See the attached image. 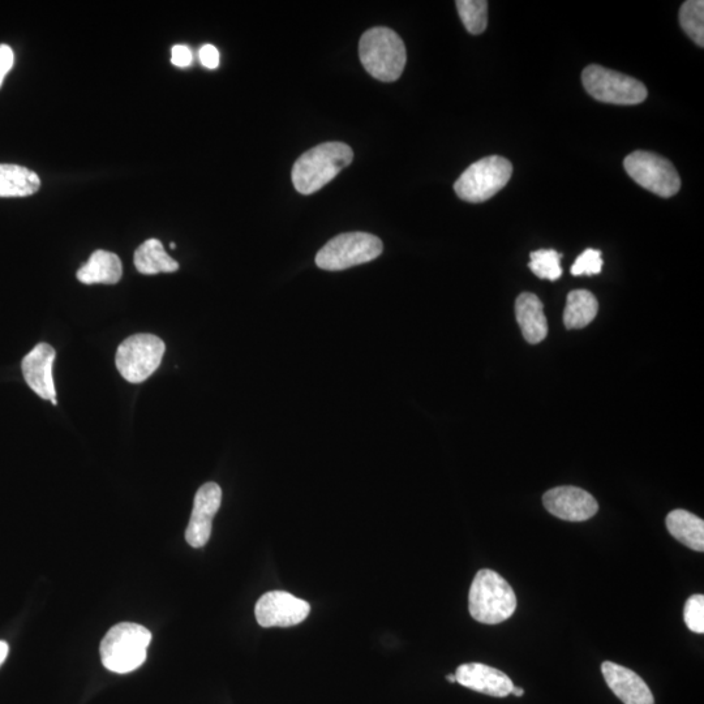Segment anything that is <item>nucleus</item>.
Instances as JSON below:
<instances>
[{
    "label": "nucleus",
    "mask_w": 704,
    "mask_h": 704,
    "mask_svg": "<svg viewBox=\"0 0 704 704\" xmlns=\"http://www.w3.org/2000/svg\"><path fill=\"white\" fill-rule=\"evenodd\" d=\"M354 160V152L347 144L330 141L309 149L300 156L293 167L295 190L302 195H312L332 182Z\"/></svg>",
    "instance_id": "obj_1"
},
{
    "label": "nucleus",
    "mask_w": 704,
    "mask_h": 704,
    "mask_svg": "<svg viewBox=\"0 0 704 704\" xmlns=\"http://www.w3.org/2000/svg\"><path fill=\"white\" fill-rule=\"evenodd\" d=\"M359 57L369 75L384 83H393L405 70V42L392 29H369L360 38Z\"/></svg>",
    "instance_id": "obj_2"
},
{
    "label": "nucleus",
    "mask_w": 704,
    "mask_h": 704,
    "mask_svg": "<svg viewBox=\"0 0 704 704\" xmlns=\"http://www.w3.org/2000/svg\"><path fill=\"white\" fill-rule=\"evenodd\" d=\"M517 596L512 586L493 570L476 573L469 594V611L472 618L487 625L501 624L513 616Z\"/></svg>",
    "instance_id": "obj_3"
},
{
    "label": "nucleus",
    "mask_w": 704,
    "mask_h": 704,
    "mask_svg": "<svg viewBox=\"0 0 704 704\" xmlns=\"http://www.w3.org/2000/svg\"><path fill=\"white\" fill-rule=\"evenodd\" d=\"M152 633L144 626L122 622L107 631L100 652L102 664L110 672L126 675L136 671L147 660Z\"/></svg>",
    "instance_id": "obj_4"
},
{
    "label": "nucleus",
    "mask_w": 704,
    "mask_h": 704,
    "mask_svg": "<svg viewBox=\"0 0 704 704\" xmlns=\"http://www.w3.org/2000/svg\"><path fill=\"white\" fill-rule=\"evenodd\" d=\"M513 166L501 156L485 157L472 163L454 184L459 199L467 203H484L499 193L512 178Z\"/></svg>",
    "instance_id": "obj_5"
},
{
    "label": "nucleus",
    "mask_w": 704,
    "mask_h": 704,
    "mask_svg": "<svg viewBox=\"0 0 704 704\" xmlns=\"http://www.w3.org/2000/svg\"><path fill=\"white\" fill-rule=\"evenodd\" d=\"M384 251V244L376 235L346 233L329 240L317 253L316 265L329 272H339L352 266L371 263Z\"/></svg>",
    "instance_id": "obj_6"
},
{
    "label": "nucleus",
    "mask_w": 704,
    "mask_h": 704,
    "mask_svg": "<svg viewBox=\"0 0 704 704\" xmlns=\"http://www.w3.org/2000/svg\"><path fill=\"white\" fill-rule=\"evenodd\" d=\"M586 92L596 101L612 105L631 106L645 102L648 92L645 84L634 77L591 64L582 72Z\"/></svg>",
    "instance_id": "obj_7"
},
{
    "label": "nucleus",
    "mask_w": 704,
    "mask_h": 704,
    "mask_svg": "<svg viewBox=\"0 0 704 704\" xmlns=\"http://www.w3.org/2000/svg\"><path fill=\"white\" fill-rule=\"evenodd\" d=\"M165 342L153 334H135L119 346L117 368L124 380L140 384L161 366Z\"/></svg>",
    "instance_id": "obj_8"
},
{
    "label": "nucleus",
    "mask_w": 704,
    "mask_h": 704,
    "mask_svg": "<svg viewBox=\"0 0 704 704\" xmlns=\"http://www.w3.org/2000/svg\"><path fill=\"white\" fill-rule=\"evenodd\" d=\"M624 167L635 183L664 199L680 191L681 179L675 166L659 154L637 150L625 158Z\"/></svg>",
    "instance_id": "obj_9"
},
{
    "label": "nucleus",
    "mask_w": 704,
    "mask_h": 704,
    "mask_svg": "<svg viewBox=\"0 0 704 704\" xmlns=\"http://www.w3.org/2000/svg\"><path fill=\"white\" fill-rule=\"evenodd\" d=\"M311 612L306 600L286 591L266 592L256 603V620L263 628H290L302 624Z\"/></svg>",
    "instance_id": "obj_10"
},
{
    "label": "nucleus",
    "mask_w": 704,
    "mask_h": 704,
    "mask_svg": "<svg viewBox=\"0 0 704 704\" xmlns=\"http://www.w3.org/2000/svg\"><path fill=\"white\" fill-rule=\"evenodd\" d=\"M222 489L216 483H206L197 491L190 523L186 531L187 543L203 548L212 535L213 518L221 508Z\"/></svg>",
    "instance_id": "obj_11"
},
{
    "label": "nucleus",
    "mask_w": 704,
    "mask_h": 704,
    "mask_svg": "<svg viewBox=\"0 0 704 704\" xmlns=\"http://www.w3.org/2000/svg\"><path fill=\"white\" fill-rule=\"evenodd\" d=\"M549 513L568 522H585L598 513L595 497L577 487H557L543 496Z\"/></svg>",
    "instance_id": "obj_12"
},
{
    "label": "nucleus",
    "mask_w": 704,
    "mask_h": 704,
    "mask_svg": "<svg viewBox=\"0 0 704 704\" xmlns=\"http://www.w3.org/2000/svg\"><path fill=\"white\" fill-rule=\"evenodd\" d=\"M55 356H57V352L53 347L47 343H40L25 356L21 369H23L24 379L29 388L37 396L51 401L54 406H57V390H55L53 379Z\"/></svg>",
    "instance_id": "obj_13"
},
{
    "label": "nucleus",
    "mask_w": 704,
    "mask_h": 704,
    "mask_svg": "<svg viewBox=\"0 0 704 704\" xmlns=\"http://www.w3.org/2000/svg\"><path fill=\"white\" fill-rule=\"evenodd\" d=\"M455 680L467 689L496 698L508 697L514 688L513 681L504 672L480 663L458 667Z\"/></svg>",
    "instance_id": "obj_14"
},
{
    "label": "nucleus",
    "mask_w": 704,
    "mask_h": 704,
    "mask_svg": "<svg viewBox=\"0 0 704 704\" xmlns=\"http://www.w3.org/2000/svg\"><path fill=\"white\" fill-rule=\"evenodd\" d=\"M602 672L609 688L625 704H654L655 699L645 681L631 671L612 661H605Z\"/></svg>",
    "instance_id": "obj_15"
},
{
    "label": "nucleus",
    "mask_w": 704,
    "mask_h": 704,
    "mask_svg": "<svg viewBox=\"0 0 704 704\" xmlns=\"http://www.w3.org/2000/svg\"><path fill=\"white\" fill-rule=\"evenodd\" d=\"M515 317L523 337L531 345H538L548 336V321L542 300L535 294L523 293L515 302Z\"/></svg>",
    "instance_id": "obj_16"
},
{
    "label": "nucleus",
    "mask_w": 704,
    "mask_h": 704,
    "mask_svg": "<svg viewBox=\"0 0 704 704\" xmlns=\"http://www.w3.org/2000/svg\"><path fill=\"white\" fill-rule=\"evenodd\" d=\"M123 276L122 261L115 253L96 251L90 256L88 263L81 266L77 272V279L85 285L105 283L115 285Z\"/></svg>",
    "instance_id": "obj_17"
},
{
    "label": "nucleus",
    "mask_w": 704,
    "mask_h": 704,
    "mask_svg": "<svg viewBox=\"0 0 704 704\" xmlns=\"http://www.w3.org/2000/svg\"><path fill=\"white\" fill-rule=\"evenodd\" d=\"M668 531L678 542L693 549V551H704V522L697 515L677 509L668 514Z\"/></svg>",
    "instance_id": "obj_18"
},
{
    "label": "nucleus",
    "mask_w": 704,
    "mask_h": 704,
    "mask_svg": "<svg viewBox=\"0 0 704 704\" xmlns=\"http://www.w3.org/2000/svg\"><path fill=\"white\" fill-rule=\"evenodd\" d=\"M41 187L40 176L27 167L0 163V197L32 196Z\"/></svg>",
    "instance_id": "obj_19"
},
{
    "label": "nucleus",
    "mask_w": 704,
    "mask_h": 704,
    "mask_svg": "<svg viewBox=\"0 0 704 704\" xmlns=\"http://www.w3.org/2000/svg\"><path fill=\"white\" fill-rule=\"evenodd\" d=\"M135 266L141 274L153 276L158 273H174L179 264L167 255L163 244L158 239H148L135 252Z\"/></svg>",
    "instance_id": "obj_20"
},
{
    "label": "nucleus",
    "mask_w": 704,
    "mask_h": 704,
    "mask_svg": "<svg viewBox=\"0 0 704 704\" xmlns=\"http://www.w3.org/2000/svg\"><path fill=\"white\" fill-rule=\"evenodd\" d=\"M599 303L595 295L587 290L569 293L564 311L566 329H582L590 325L598 315Z\"/></svg>",
    "instance_id": "obj_21"
},
{
    "label": "nucleus",
    "mask_w": 704,
    "mask_h": 704,
    "mask_svg": "<svg viewBox=\"0 0 704 704\" xmlns=\"http://www.w3.org/2000/svg\"><path fill=\"white\" fill-rule=\"evenodd\" d=\"M457 6L459 17L467 32L478 36L482 34L488 25V2L485 0H458Z\"/></svg>",
    "instance_id": "obj_22"
},
{
    "label": "nucleus",
    "mask_w": 704,
    "mask_h": 704,
    "mask_svg": "<svg viewBox=\"0 0 704 704\" xmlns=\"http://www.w3.org/2000/svg\"><path fill=\"white\" fill-rule=\"evenodd\" d=\"M680 23L684 32L697 44L704 46V2L688 0L681 6Z\"/></svg>",
    "instance_id": "obj_23"
},
{
    "label": "nucleus",
    "mask_w": 704,
    "mask_h": 704,
    "mask_svg": "<svg viewBox=\"0 0 704 704\" xmlns=\"http://www.w3.org/2000/svg\"><path fill=\"white\" fill-rule=\"evenodd\" d=\"M561 253L555 250H539L530 255L528 268L540 279L557 281L562 276Z\"/></svg>",
    "instance_id": "obj_24"
},
{
    "label": "nucleus",
    "mask_w": 704,
    "mask_h": 704,
    "mask_svg": "<svg viewBox=\"0 0 704 704\" xmlns=\"http://www.w3.org/2000/svg\"><path fill=\"white\" fill-rule=\"evenodd\" d=\"M603 270V259L602 252L599 250H594V248H588L582 255L578 256L575 263L570 269V273L573 276H596V274L602 273Z\"/></svg>",
    "instance_id": "obj_25"
},
{
    "label": "nucleus",
    "mask_w": 704,
    "mask_h": 704,
    "mask_svg": "<svg viewBox=\"0 0 704 704\" xmlns=\"http://www.w3.org/2000/svg\"><path fill=\"white\" fill-rule=\"evenodd\" d=\"M685 624L693 633H704V596L694 595L686 602Z\"/></svg>",
    "instance_id": "obj_26"
},
{
    "label": "nucleus",
    "mask_w": 704,
    "mask_h": 704,
    "mask_svg": "<svg viewBox=\"0 0 704 704\" xmlns=\"http://www.w3.org/2000/svg\"><path fill=\"white\" fill-rule=\"evenodd\" d=\"M15 54L10 46L0 45V87H2L4 77L14 67Z\"/></svg>",
    "instance_id": "obj_27"
},
{
    "label": "nucleus",
    "mask_w": 704,
    "mask_h": 704,
    "mask_svg": "<svg viewBox=\"0 0 704 704\" xmlns=\"http://www.w3.org/2000/svg\"><path fill=\"white\" fill-rule=\"evenodd\" d=\"M192 60V51L187 46L176 45L171 50V63L176 67L186 68L191 66Z\"/></svg>",
    "instance_id": "obj_28"
},
{
    "label": "nucleus",
    "mask_w": 704,
    "mask_h": 704,
    "mask_svg": "<svg viewBox=\"0 0 704 704\" xmlns=\"http://www.w3.org/2000/svg\"><path fill=\"white\" fill-rule=\"evenodd\" d=\"M199 57L203 66L209 68V70H214V68L220 66V53H218L217 47L213 45L201 47Z\"/></svg>",
    "instance_id": "obj_29"
},
{
    "label": "nucleus",
    "mask_w": 704,
    "mask_h": 704,
    "mask_svg": "<svg viewBox=\"0 0 704 704\" xmlns=\"http://www.w3.org/2000/svg\"><path fill=\"white\" fill-rule=\"evenodd\" d=\"M8 645L6 642L0 641V665L6 661L8 656Z\"/></svg>",
    "instance_id": "obj_30"
},
{
    "label": "nucleus",
    "mask_w": 704,
    "mask_h": 704,
    "mask_svg": "<svg viewBox=\"0 0 704 704\" xmlns=\"http://www.w3.org/2000/svg\"><path fill=\"white\" fill-rule=\"evenodd\" d=\"M512 694H514L515 697H522V695L525 694V691H523V689L521 688H515L514 686Z\"/></svg>",
    "instance_id": "obj_31"
},
{
    "label": "nucleus",
    "mask_w": 704,
    "mask_h": 704,
    "mask_svg": "<svg viewBox=\"0 0 704 704\" xmlns=\"http://www.w3.org/2000/svg\"><path fill=\"white\" fill-rule=\"evenodd\" d=\"M446 680H448L449 682H453V684L454 682H457V680H455V675L446 676Z\"/></svg>",
    "instance_id": "obj_32"
},
{
    "label": "nucleus",
    "mask_w": 704,
    "mask_h": 704,
    "mask_svg": "<svg viewBox=\"0 0 704 704\" xmlns=\"http://www.w3.org/2000/svg\"><path fill=\"white\" fill-rule=\"evenodd\" d=\"M170 247H171V250H175V248H176V246H175L174 243H171V244H170Z\"/></svg>",
    "instance_id": "obj_33"
}]
</instances>
